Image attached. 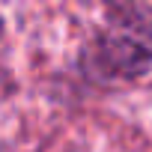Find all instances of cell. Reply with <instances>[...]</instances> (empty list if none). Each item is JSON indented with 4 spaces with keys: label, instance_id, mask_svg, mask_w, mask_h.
<instances>
[{
    "label": "cell",
    "instance_id": "obj_1",
    "mask_svg": "<svg viewBox=\"0 0 152 152\" xmlns=\"http://www.w3.org/2000/svg\"><path fill=\"white\" fill-rule=\"evenodd\" d=\"M152 63V9L119 6L87 48V72L96 78H128Z\"/></svg>",
    "mask_w": 152,
    "mask_h": 152
}]
</instances>
